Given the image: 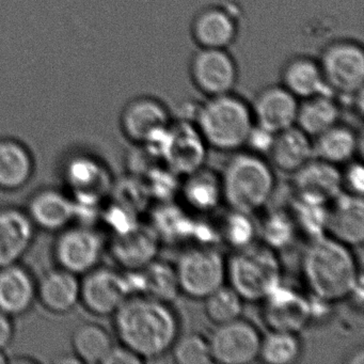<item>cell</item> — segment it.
Listing matches in <instances>:
<instances>
[{
	"label": "cell",
	"mask_w": 364,
	"mask_h": 364,
	"mask_svg": "<svg viewBox=\"0 0 364 364\" xmlns=\"http://www.w3.org/2000/svg\"><path fill=\"white\" fill-rule=\"evenodd\" d=\"M296 198L327 205L342 193V176L338 166L313 159L293 174Z\"/></svg>",
	"instance_id": "obj_21"
},
{
	"label": "cell",
	"mask_w": 364,
	"mask_h": 364,
	"mask_svg": "<svg viewBox=\"0 0 364 364\" xmlns=\"http://www.w3.org/2000/svg\"><path fill=\"white\" fill-rule=\"evenodd\" d=\"M71 344L80 363L103 364L116 343L103 326L84 323L72 332Z\"/></svg>",
	"instance_id": "obj_32"
},
{
	"label": "cell",
	"mask_w": 364,
	"mask_h": 364,
	"mask_svg": "<svg viewBox=\"0 0 364 364\" xmlns=\"http://www.w3.org/2000/svg\"><path fill=\"white\" fill-rule=\"evenodd\" d=\"M161 246V238L154 228L138 223L127 231L114 234L107 250L120 269L139 272L157 259Z\"/></svg>",
	"instance_id": "obj_17"
},
{
	"label": "cell",
	"mask_w": 364,
	"mask_h": 364,
	"mask_svg": "<svg viewBox=\"0 0 364 364\" xmlns=\"http://www.w3.org/2000/svg\"><path fill=\"white\" fill-rule=\"evenodd\" d=\"M274 139V134L255 124L252 131L249 134L245 148L248 149L250 152L263 156V155H267L269 152Z\"/></svg>",
	"instance_id": "obj_41"
},
{
	"label": "cell",
	"mask_w": 364,
	"mask_h": 364,
	"mask_svg": "<svg viewBox=\"0 0 364 364\" xmlns=\"http://www.w3.org/2000/svg\"><path fill=\"white\" fill-rule=\"evenodd\" d=\"M203 301L206 318L215 326L242 317L245 301L227 283L213 291Z\"/></svg>",
	"instance_id": "obj_34"
},
{
	"label": "cell",
	"mask_w": 364,
	"mask_h": 364,
	"mask_svg": "<svg viewBox=\"0 0 364 364\" xmlns=\"http://www.w3.org/2000/svg\"><path fill=\"white\" fill-rule=\"evenodd\" d=\"M279 78V84L299 101L315 95L332 93L323 77L318 59L311 55L289 56L281 65Z\"/></svg>",
	"instance_id": "obj_24"
},
{
	"label": "cell",
	"mask_w": 364,
	"mask_h": 364,
	"mask_svg": "<svg viewBox=\"0 0 364 364\" xmlns=\"http://www.w3.org/2000/svg\"><path fill=\"white\" fill-rule=\"evenodd\" d=\"M8 361H9V360L7 359L6 351H0V363H5V362Z\"/></svg>",
	"instance_id": "obj_45"
},
{
	"label": "cell",
	"mask_w": 364,
	"mask_h": 364,
	"mask_svg": "<svg viewBox=\"0 0 364 364\" xmlns=\"http://www.w3.org/2000/svg\"><path fill=\"white\" fill-rule=\"evenodd\" d=\"M172 120L171 110L163 100L140 95L124 104L119 116V127L132 144L152 146L159 141Z\"/></svg>",
	"instance_id": "obj_10"
},
{
	"label": "cell",
	"mask_w": 364,
	"mask_h": 364,
	"mask_svg": "<svg viewBox=\"0 0 364 364\" xmlns=\"http://www.w3.org/2000/svg\"><path fill=\"white\" fill-rule=\"evenodd\" d=\"M36 171L31 149L14 137L0 138V189L16 191L24 188Z\"/></svg>",
	"instance_id": "obj_26"
},
{
	"label": "cell",
	"mask_w": 364,
	"mask_h": 364,
	"mask_svg": "<svg viewBox=\"0 0 364 364\" xmlns=\"http://www.w3.org/2000/svg\"><path fill=\"white\" fill-rule=\"evenodd\" d=\"M131 296L124 270L99 265L80 277V304L95 316H112Z\"/></svg>",
	"instance_id": "obj_12"
},
{
	"label": "cell",
	"mask_w": 364,
	"mask_h": 364,
	"mask_svg": "<svg viewBox=\"0 0 364 364\" xmlns=\"http://www.w3.org/2000/svg\"><path fill=\"white\" fill-rule=\"evenodd\" d=\"M341 106L332 93L315 95L299 101L296 127L314 139L340 122Z\"/></svg>",
	"instance_id": "obj_31"
},
{
	"label": "cell",
	"mask_w": 364,
	"mask_h": 364,
	"mask_svg": "<svg viewBox=\"0 0 364 364\" xmlns=\"http://www.w3.org/2000/svg\"><path fill=\"white\" fill-rule=\"evenodd\" d=\"M119 343L142 361L164 357L181 334V319L172 304L133 295L112 315Z\"/></svg>",
	"instance_id": "obj_1"
},
{
	"label": "cell",
	"mask_w": 364,
	"mask_h": 364,
	"mask_svg": "<svg viewBox=\"0 0 364 364\" xmlns=\"http://www.w3.org/2000/svg\"><path fill=\"white\" fill-rule=\"evenodd\" d=\"M262 336L247 319L216 326L208 338L213 362L219 364H249L259 360Z\"/></svg>",
	"instance_id": "obj_14"
},
{
	"label": "cell",
	"mask_w": 364,
	"mask_h": 364,
	"mask_svg": "<svg viewBox=\"0 0 364 364\" xmlns=\"http://www.w3.org/2000/svg\"><path fill=\"white\" fill-rule=\"evenodd\" d=\"M188 76L196 90L208 99L234 92L240 67L229 50L197 48L189 59Z\"/></svg>",
	"instance_id": "obj_11"
},
{
	"label": "cell",
	"mask_w": 364,
	"mask_h": 364,
	"mask_svg": "<svg viewBox=\"0 0 364 364\" xmlns=\"http://www.w3.org/2000/svg\"><path fill=\"white\" fill-rule=\"evenodd\" d=\"M361 150V136L344 123H336L313 139L314 159L334 166L349 163Z\"/></svg>",
	"instance_id": "obj_30"
},
{
	"label": "cell",
	"mask_w": 364,
	"mask_h": 364,
	"mask_svg": "<svg viewBox=\"0 0 364 364\" xmlns=\"http://www.w3.org/2000/svg\"><path fill=\"white\" fill-rule=\"evenodd\" d=\"M249 103L257 127L274 135L295 127L299 100L280 84L264 87Z\"/></svg>",
	"instance_id": "obj_18"
},
{
	"label": "cell",
	"mask_w": 364,
	"mask_h": 364,
	"mask_svg": "<svg viewBox=\"0 0 364 364\" xmlns=\"http://www.w3.org/2000/svg\"><path fill=\"white\" fill-rule=\"evenodd\" d=\"M161 212L155 215L153 223H150L159 234L161 240H178L193 234L195 225L191 223L182 210L170 205L161 208Z\"/></svg>",
	"instance_id": "obj_38"
},
{
	"label": "cell",
	"mask_w": 364,
	"mask_h": 364,
	"mask_svg": "<svg viewBox=\"0 0 364 364\" xmlns=\"http://www.w3.org/2000/svg\"><path fill=\"white\" fill-rule=\"evenodd\" d=\"M27 215L36 229L58 233L73 225L78 217V205L73 198L54 187H46L36 191L27 202Z\"/></svg>",
	"instance_id": "obj_19"
},
{
	"label": "cell",
	"mask_w": 364,
	"mask_h": 364,
	"mask_svg": "<svg viewBox=\"0 0 364 364\" xmlns=\"http://www.w3.org/2000/svg\"><path fill=\"white\" fill-rule=\"evenodd\" d=\"M325 235L346 245L361 246L364 240V202L361 196L342 191L326 208Z\"/></svg>",
	"instance_id": "obj_20"
},
{
	"label": "cell",
	"mask_w": 364,
	"mask_h": 364,
	"mask_svg": "<svg viewBox=\"0 0 364 364\" xmlns=\"http://www.w3.org/2000/svg\"><path fill=\"white\" fill-rule=\"evenodd\" d=\"M184 178L180 193L189 210L210 214L218 208L223 201L221 174L203 166Z\"/></svg>",
	"instance_id": "obj_27"
},
{
	"label": "cell",
	"mask_w": 364,
	"mask_h": 364,
	"mask_svg": "<svg viewBox=\"0 0 364 364\" xmlns=\"http://www.w3.org/2000/svg\"><path fill=\"white\" fill-rule=\"evenodd\" d=\"M148 146L176 176H188L205 166L208 146L193 121L173 119L159 141Z\"/></svg>",
	"instance_id": "obj_8"
},
{
	"label": "cell",
	"mask_w": 364,
	"mask_h": 364,
	"mask_svg": "<svg viewBox=\"0 0 364 364\" xmlns=\"http://www.w3.org/2000/svg\"><path fill=\"white\" fill-rule=\"evenodd\" d=\"M170 353L173 361L178 364L214 363L208 338L199 332L181 333Z\"/></svg>",
	"instance_id": "obj_36"
},
{
	"label": "cell",
	"mask_w": 364,
	"mask_h": 364,
	"mask_svg": "<svg viewBox=\"0 0 364 364\" xmlns=\"http://www.w3.org/2000/svg\"><path fill=\"white\" fill-rule=\"evenodd\" d=\"M135 295H146L161 301L173 304L181 295L176 268L156 259L139 272H129Z\"/></svg>",
	"instance_id": "obj_29"
},
{
	"label": "cell",
	"mask_w": 364,
	"mask_h": 364,
	"mask_svg": "<svg viewBox=\"0 0 364 364\" xmlns=\"http://www.w3.org/2000/svg\"><path fill=\"white\" fill-rule=\"evenodd\" d=\"M259 228L264 245L274 251L287 248L295 240L298 232L291 213L283 210L268 214Z\"/></svg>",
	"instance_id": "obj_35"
},
{
	"label": "cell",
	"mask_w": 364,
	"mask_h": 364,
	"mask_svg": "<svg viewBox=\"0 0 364 364\" xmlns=\"http://www.w3.org/2000/svg\"><path fill=\"white\" fill-rule=\"evenodd\" d=\"M37 301V279L21 263L0 268V312L20 317Z\"/></svg>",
	"instance_id": "obj_23"
},
{
	"label": "cell",
	"mask_w": 364,
	"mask_h": 364,
	"mask_svg": "<svg viewBox=\"0 0 364 364\" xmlns=\"http://www.w3.org/2000/svg\"><path fill=\"white\" fill-rule=\"evenodd\" d=\"M301 272L313 297L329 304L351 297L363 282L351 247L327 235L311 240L302 255Z\"/></svg>",
	"instance_id": "obj_2"
},
{
	"label": "cell",
	"mask_w": 364,
	"mask_h": 364,
	"mask_svg": "<svg viewBox=\"0 0 364 364\" xmlns=\"http://www.w3.org/2000/svg\"><path fill=\"white\" fill-rule=\"evenodd\" d=\"M173 265L181 294L191 299H205L227 283V259L213 245L185 249Z\"/></svg>",
	"instance_id": "obj_6"
},
{
	"label": "cell",
	"mask_w": 364,
	"mask_h": 364,
	"mask_svg": "<svg viewBox=\"0 0 364 364\" xmlns=\"http://www.w3.org/2000/svg\"><path fill=\"white\" fill-rule=\"evenodd\" d=\"M346 169L341 171L342 189L345 193L363 197L364 168L361 161H351L346 164Z\"/></svg>",
	"instance_id": "obj_40"
},
{
	"label": "cell",
	"mask_w": 364,
	"mask_h": 364,
	"mask_svg": "<svg viewBox=\"0 0 364 364\" xmlns=\"http://www.w3.org/2000/svg\"><path fill=\"white\" fill-rule=\"evenodd\" d=\"M63 183L74 201L93 208L112 191V174L103 161L87 153L72 155L63 164Z\"/></svg>",
	"instance_id": "obj_13"
},
{
	"label": "cell",
	"mask_w": 364,
	"mask_h": 364,
	"mask_svg": "<svg viewBox=\"0 0 364 364\" xmlns=\"http://www.w3.org/2000/svg\"><path fill=\"white\" fill-rule=\"evenodd\" d=\"M14 317L0 312V351L7 350L16 336Z\"/></svg>",
	"instance_id": "obj_43"
},
{
	"label": "cell",
	"mask_w": 364,
	"mask_h": 364,
	"mask_svg": "<svg viewBox=\"0 0 364 364\" xmlns=\"http://www.w3.org/2000/svg\"><path fill=\"white\" fill-rule=\"evenodd\" d=\"M227 283L245 302L261 304L282 284V265L274 249L249 245L227 259Z\"/></svg>",
	"instance_id": "obj_5"
},
{
	"label": "cell",
	"mask_w": 364,
	"mask_h": 364,
	"mask_svg": "<svg viewBox=\"0 0 364 364\" xmlns=\"http://www.w3.org/2000/svg\"><path fill=\"white\" fill-rule=\"evenodd\" d=\"M300 333L269 331L262 338L259 359L267 364H294L304 355Z\"/></svg>",
	"instance_id": "obj_33"
},
{
	"label": "cell",
	"mask_w": 364,
	"mask_h": 364,
	"mask_svg": "<svg viewBox=\"0 0 364 364\" xmlns=\"http://www.w3.org/2000/svg\"><path fill=\"white\" fill-rule=\"evenodd\" d=\"M234 153L221 174L223 201L234 212L252 215L274 195L276 176L262 155L250 151Z\"/></svg>",
	"instance_id": "obj_4"
},
{
	"label": "cell",
	"mask_w": 364,
	"mask_h": 364,
	"mask_svg": "<svg viewBox=\"0 0 364 364\" xmlns=\"http://www.w3.org/2000/svg\"><path fill=\"white\" fill-rule=\"evenodd\" d=\"M345 363L348 364H363L364 363V351L363 349H355L353 353H349L345 359Z\"/></svg>",
	"instance_id": "obj_44"
},
{
	"label": "cell",
	"mask_w": 364,
	"mask_h": 364,
	"mask_svg": "<svg viewBox=\"0 0 364 364\" xmlns=\"http://www.w3.org/2000/svg\"><path fill=\"white\" fill-rule=\"evenodd\" d=\"M326 208L327 205L302 201L296 198L294 212L291 213L298 231L301 230L311 240L325 235Z\"/></svg>",
	"instance_id": "obj_39"
},
{
	"label": "cell",
	"mask_w": 364,
	"mask_h": 364,
	"mask_svg": "<svg viewBox=\"0 0 364 364\" xmlns=\"http://www.w3.org/2000/svg\"><path fill=\"white\" fill-rule=\"evenodd\" d=\"M189 33L197 48L230 50L240 33V14L228 5H208L193 14Z\"/></svg>",
	"instance_id": "obj_15"
},
{
	"label": "cell",
	"mask_w": 364,
	"mask_h": 364,
	"mask_svg": "<svg viewBox=\"0 0 364 364\" xmlns=\"http://www.w3.org/2000/svg\"><path fill=\"white\" fill-rule=\"evenodd\" d=\"M267 155L272 167L294 174L314 159L313 139L295 125L274 135Z\"/></svg>",
	"instance_id": "obj_28"
},
{
	"label": "cell",
	"mask_w": 364,
	"mask_h": 364,
	"mask_svg": "<svg viewBox=\"0 0 364 364\" xmlns=\"http://www.w3.org/2000/svg\"><path fill=\"white\" fill-rule=\"evenodd\" d=\"M327 86L333 95L355 97L363 91L364 48L357 40L328 42L317 57Z\"/></svg>",
	"instance_id": "obj_7"
},
{
	"label": "cell",
	"mask_w": 364,
	"mask_h": 364,
	"mask_svg": "<svg viewBox=\"0 0 364 364\" xmlns=\"http://www.w3.org/2000/svg\"><path fill=\"white\" fill-rule=\"evenodd\" d=\"M56 234L53 257L57 267L82 277L101 265L107 242L97 229L73 223Z\"/></svg>",
	"instance_id": "obj_9"
},
{
	"label": "cell",
	"mask_w": 364,
	"mask_h": 364,
	"mask_svg": "<svg viewBox=\"0 0 364 364\" xmlns=\"http://www.w3.org/2000/svg\"><path fill=\"white\" fill-rule=\"evenodd\" d=\"M257 233V228L251 219V215L234 210L227 215L219 228V237L235 250L253 244Z\"/></svg>",
	"instance_id": "obj_37"
},
{
	"label": "cell",
	"mask_w": 364,
	"mask_h": 364,
	"mask_svg": "<svg viewBox=\"0 0 364 364\" xmlns=\"http://www.w3.org/2000/svg\"><path fill=\"white\" fill-rule=\"evenodd\" d=\"M37 301L50 313L65 315L80 304V277L57 267L37 280Z\"/></svg>",
	"instance_id": "obj_25"
},
{
	"label": "cell",
	"mask_w": 364,
	"mask_h": 364,
	"mask_svg": "<svg viewBox=\"0 0 364 364\" xmlns=\"http://www.w3.org/2000/svg\"><path fill=\"white\" fill-rule=\"evenodd\" d=\"M144 363L135 353L118 343L114 344L103 364H139Z\"/></svg>",
	"instance_id": "obj_42"
},
{
	"label": "cell",
	"mask_w": 364,
	"mask_h": 364,
	"mask_svg": "<svg viewBox=\"0 0 364 364\" xmlns=\"http://www.w3.org/2000/svg\"><path fill=\"white\" fill-rule=\"evenodd\" d=\"M36 231L26 210L0 208V268L21 263L35 242Z\"/></svg>",
	"instance_id": "obj_22"
},
{
	"label": "cell",
	"mask_w": 364,
	"mask_h": 364,
	"mask_svg": "<svg viewBox=\"0 0 364 364\" xmlns=\"http://www.w3.org/2000/svg\"><path fill=\"white\" fill-rule=\"evenodd\" d=\"M193 121L208 149L219 152L242 150L255 127L250 103L235 91L198 104Z\"/></svg>",
	"instance_id": "obj_3"
},
{
	"label": "cell",
	"mask_w": 364,
	"mask_h": 364,
	"mask_svg": "<svg viewBox=\"0 0 364 364\" xmlns=\"http://www.w3.org/2000/svg\"><path fill=\"white\" fill-rule=\"evenodd\" d=\"M261 304L262 319L269 331L300 333L314 318L312 300L282 284Z\"/></svg>",
	"instance_id": "obj_16"
}]
</instances>
